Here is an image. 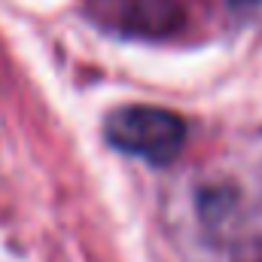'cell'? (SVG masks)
Wrapping results in <instances>:
<instances>
[{
	"label": "cell",
	"instance_id": "6da1fadb",
	"mask_svg": "<svg viewBox=\"0 0 262 262\" xmlns=\"http://www.w3.org/2000/svg\"><path fill=\"white\" fill-rule=\"evenodd\" d=\"M107 140L143 162L168 165L186 146V122L162 107H122L107 116Z\"/></svg>",
	"mask_w": 262,
	"mask_h": 262
}]
</instances>
